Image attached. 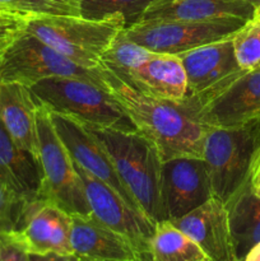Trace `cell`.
<instances>
[{
	"instance_id": "cell-1",
	"label": "cell",
	"mask_w": 260,
	"mask_h": 261,
	"mask_svg": "<svg viewBox=\"0 0 260 261\" xmlns=\"http://www.w3.org/2000/svg\"><path fill=\"white\" fill-rule=\"evenodd\" d=\"M103 87L121 107L135 129L155 145L162 161L200 157L206 126L178 103L139 91L99 64Z\"/></svg>"
},
{
	"instance_id": "cell-2",
	"label": "cell",
	"mask_w": 260,
	"mask_h": 261,
	"mask_svg": "<svg viewBox=\"0 0 260 261\" xmlns=\"http://www.w3.org/2000/svg\"><path fill=\"white\" fill-rule=\"evenodd\" d=\"M86 126L109 153L125 188L143 213L155 224L166 221L161 198L163 161L155 145L135 129Z\"/></svg>"
},
{
	"instance_id": "cell-3",
	"label": "cell",
	"mask_w": 260,
	"mask_h": 261,
	"mask_svg": "<svg viewBox=\"0 0 260 261\" xmlns=\"http://www.w3.org/2000/svg\"><path fill=\"white\" fill-rule=\"evenodd\" d=\"M259 150L260 117L237 126H206L201 158L214 198L228 205L249 182Z\"/></svg>"
},
{
	"instance_id": "cell-4",
	"label": "cell",
	"mask_w": 260,
	"mask_h": 261,
	"mask_svg": "<svg viewBox=\"0 0 260 261\" xmlns=\"http://www.w3.org/2000/svg\"><path fill=\"white\" fill-rule=\"evenodd\" d=\"M125 28L120 18L28 14L23 30L78 65L98 68L112 41Z\"/></svg>"
},
{
	"instance_id": "cell-5",
	"label": "cell",
	"mask_w": 260,
	"mask_h": 261,
	"mask_svg": "<svg viewBox=\"0 0 260 261\" xmlns=\"http://www.w3.org/2000/svg\"><path fill=\"white\" fill-rule=\"evenodd\" d=\"M28 88L38 106L73 117L84 125L135 129L107 89L91 81L51 78L37 82Z\"/></svg>"
},
{
	"instance_id": "cell-6",
	"label": "cell",
	"mask_w": 260,
	"mask_h": 261,
	"mask_svg": "<svg viewBox=\"0 0 260 261\" xmlns=\"http://www.w3.org/2000/svg\"><path fill=\"white\" fill-rule=\"evenodd\" d=\"M51 78H83L103 86L98 68L78 65L24 30L0 54V82L3 83L31 87Z\"/></svg>"
},
{
	"instance_id": "cell-7",
	"label": "cell",
	"mask_w": 260,
	"mask_h": 261,
	"mask_svg": "<svg viewBox=\"0 0 260 261\" xmlns=\"http://www.w3.org/2000/svg\"><path fill=\"white\" fill-rule=\"evenodd\" d=\"M37 143L43 200L70 216L91 213L75 163L59 138L48 110L41 106L37 111Z\"/></svg>"
},
{
	"instance_id": "cell-8",
	"label": "cell",
	"mask_w": 260,
	"mask_h": 261,
	"mask_svg": "<svg viewBox=\"0 0 260 261\" xmlns=\"http://www.w3.org/2000/svg\"><path fill=\"white\" fill-rule=\"evenodd\" d=\"M249 20L217 18L209 20H142L124 28L129 40L157 54L181 53L232 37Z\"/></svg>"
},
{
	"instance_id": "cell-9",
	"label": "cell",
	"mask_w": 260,
	"mask_h": 261,
	"mask_svg": "<svg viewBox=\"0 0 260 261\" xmlns=\"http://www.w3.org/2000/svg\"><path fill=\"white\" fill-rule=\"evenodd\" d=\"M196 121L204 126L231 127L260 117V65L244 70L211 96L181 101Z\"/></svg>"
},
{
	"instance_id": "cell-10",
	"label": "cell",
	"mask_w": 260,
	"mask_h": 261,
	"mask_svg": "<svg viewBox=\"0 0 260 261\" xmlns=\"http://www.w3.org/2000/svg\"><path fill=\"white\" fill-rule=\"evenodd\" d=\"M75 167L83 182L92 216L125 237L137 250L142 261H152L150 241L155 231L154 222L142 212L133 208L116 191L79 167L76 163Z\"/></svg>"
},
{
	"instance_id": "cell-11",
	"label": "cell",
	"mask_w": 260,
	"mask_h": 261,
	"mask_svg": "<svg viewBox=\"0 0 260 261\" xmlns=\"http://www.w3.org/2000/svg\"><path fill=\"white\" fill-rule=\"evenodd\" d=\"M213 196L206 166L200 157L165 161L161 171V198L166 221L180 218Z\"/></svg>"
},
{
	"instance_id": "cell-12",
	"label": "cell",
	"mask_w": 260,
	"mask_h": 261,
	"mask_svg": "<svg viewBox=\"0 0 260 261\" xmlns=\"http://www.w3.org/2000/svg\"><path fill=\"white\" fill-rule=\"evenodd\" d=\"M48 114L59 138L64 143L74 162L116 191L133 208L142 212L133 199L132 194L125 188L109 153L98 139L89 132L88 127L73 117L51 111H48Z\"/></svg>"
},
{
	"instance_id": "cell-13",
	"label": "cell",
	"mask_w": 260,
	"mask_h": 261,
	"mask_svg": "<svg viewBox=\"0 0 260 261\" xmlns=\"http://www.w3.org/2000/svg\"><path fill=\"white\" fill-rule=\"evenodd\" d=\"M186 75V97L183 101L205 98L236 78L240 68L232 37L178 54Z\"/></svg>"
},
{
	"instance_id": "cell-14",
	"label": "cell",
	"mask_w": 260,
	"mask_h": 261,
	"mask_svg": "<svg viewBox=\"0 0 260 261\" xmlns=\"http://www.w3.org/2000/svg\"><path fill=\"white\" fill-rule=\"evenodd\" d=\"M170 222L194 240L212 261H239L235 254L227 206L214 196Z\"/></svg>"
},
{
	"instance_id": "cell-15",
	"label": "cell",
	"mask_w": 260,
	"mask_h": 261,
	"mask_svg": "<svg viewBox=\"0 0 260 261\" xmlns=\"http://www.w3.org/2000/svg\"><path fill=\"white\" fill-rule=\"evenodd\" d=\"M71 217L45 200L32 204L27 221L13 234L28 254L73 256L70 246Z\"/></svg>"
},
{
	"instance_id": "cell-16",
	"label": "cell",
	"mask_w": 260,
	"mask_h": 261,
	"mask_svg": "<svg viewBox=\"0 0 260 261\" xmlns=\"http://www.w3.org/2000/svg\"><path fill=\"white\" fill-rule=\"evenodd\" d=\"M70 217L73 256L92 261H142L125 237L105 226L91 213Z\"/></svg>"
},
{
	"instance_id": "cell-17",
	"label": "cell",
	"mask_w": 260,
	"mask_h": 261,
	"mask_svg": "<svg viewBox=\"0 0 260 261\" xmlns=\"http://www.w3.org/2000/svg\"><path fill=\"white\" fill-rule=\"evenodd\" d=\"M114 73L139 91L158 98L180 103L186 97L185 70L177 55L152 53L134 68Z\"/></svg>"
},
{
	"instance_id": "cell-18",
	"label": "cell",
	"mask_w": 260,
	"mask_h": 261,
	"mask_svg": "<svg viewBox=\"0 0 260 261\" xmlns=\"http://www.w3.org/2000/svg\"><path fill=\"white\" fill-rule=\"evenodd\" d=\"M0 181L32 204L43 200L40 161L17 144L0 121Z\"/></svg>"
},
{
	"instance_id": "cell-19",
	"label": "cell",
	"mask_w": 260,
	"mask_h": 261,
	"mask_svg": "<svg viewBox=\"0 0 260 261\" xmlns=\"http://www.w3.org/2000/svg\"><path fill=\"white\" fill-rule=\"evenodd\" d=\"M37 111L27 86L0 82V121L15 143L38 158Z\"/></svg>"
},
{
	"instance_id": "cell-20",
	"label": "cell",
	"mask_w": 260,
	"mask_h": 261,
	"mask_svg": "<svg viewBox=\"0 0 260 261\" xmlns=\"http://www.w3.org/2000/svg\"><path fill=\"white\" fill-rule=\"evenodd\" d=\"M255 7L244 0H176L150 4L142 20H209L241 18L251 20Z\"/></svg>"
},
{
	"instance_id": "cell-21",
	"label": "cell",
	"mask_w": 260,
	"mask_h": 261,
	"mask_svg": "<svg viewBox=\"0 0 260 261\" xmlns=\"http://www.w3.org/2000/svg\"><path fill=\"white\" fill-rule=\"evenodd\" d=\"M235 254L241 261L252 246L260 242V196L250 180L227 205Z\"/></svg>"
},
{
	"instance_id": "cell-22",
	"label": "cell",
	"mask_w": 260,
	"mask_h": 261,
	"mask_svg": "<svg viewBox=\"0 0 260 261\" xmlns=\"http://www.w3.org/2000/svg\"><path fill=\"white\" fill-rule=\"evenodd\" d=\"M152 261H212L201 247L170 221L155 224L150 241Z\"/></svg>"
},
{
	"instance_id": "cell-23",
	"label": "cell",
	"mask_w": 260,
	"mask_h": 261,
	"mask_svg": "<svg viewBox=\"0 0 260 261\" xmlns=\"http://www.w3.org/2000/svg\"><path fill=\"white\" fill-rule=\"evenodd\" d=\"M154 0H82L81 15L88 19L120 18L125 28L142 19Z\"/></svg>"
},
{
	"instance_id": "cell-24",
	"label": "cell",
	"mask_w": 260,
	"mask_h": 261,
	"mask_svg": "<svg viewBox=\"0 0 260 261\" xmlns=\"http://www.w3.org/2000/svg\"><path fill=\"white\" fill-rule=\"evenodd\" d=\"M32 204L23 200L0 181V240L12 237L22 229Z\"/></svg>"
},
{
	"instance_id": "cell-25",
	"label": "cell",
	"mask_w": 260,
	"mask_h": 261,
	"mask_svg": "<svg viewBox=\"0 0 260 261\" xmlns=\"http://www.w3.org/2000/svg\"><path fill=\"white\" fill-rule=\"evenodd\" d=\"M232 43L240 68L250 70L260 65V23L249 20L232 36Z\"/></svg>"
},
{
	"instance_id": "cell-26",
	"label": "cell",
	"mask_w": 260,
	"mask_h": 261,
	"mask_svg": "<svg viewBox=\"0 0 260 261\" xmlns=\"http://www.w3.org/2000/svg\"><path fill=\"white\" fill-rule=\"evenodd\" d=\"M82 0H19L14 10L27 14L81 17Z\"/></svg>"
},
{
	"instance_id": "cell-27",
	"label": "cell",
	"mask_w": 260,
	"mask_h": 261,
	"mask_svg": "<svg viewBox=\"0 0 260 261\" xmlns=\"http://www.w3.org/2000/svg\"><path fill=\"white\" fill-rule=\"evenodd\" d=\"M27 13L0 9V54L23 30Z\"/></svg>"
},
{
	"instance_id": "cell-28",
	"label": "cell",
	"mask_w": 260,
	"mask_h": 261,
	"mask_svg": "<svg viewBox=\"0 0 260 261\" xmlns=\"http://www.w3.org/2000/svg\"><path fill=\"white\" fill-rule=\"evenodd\" d=\"M0 261H30L27 250L13 237L0 240Z\"/></svg>"
},
{
	"instance_id": "cell-29",
	"label": "cell",
	"mask_w": 260,
	"mask_h": 261,
	"mask_svg": "<svg viewBox=\"0 0 260 261\" xmlns=\"http://www.w3.org/2000/svg\"><path fill=\"white\" fill-rule=\"evenodd\" d=\"M250 185L255 194L260 196V150L257 153V157L255 160L254 166H252L251 175H250Z\"/></svg>"
},
{
	"instance_id": "cell-30",
	"label": "cell",
	"mask_w": 260,
	"mask_h": 261,
	"mask_svg": "<svg viewBox=\"0 0 260 261\" xmlns=\"http://www.w3.org/2000/svg\"><path fill=\"white\" fill-rule=\"evenodd\" d=\"M30 261H70V256H61L56 254L35 255L30 254Z\"/></svg>"
},
{
	"instance_id": "cell-31",
	"label": "cell",
	"mask_w": 260,
	"mask_h": 261,
	"mask_svg": "<svg viewBox=\"0 0 260 261\" xmlns=\"http://www.w3.org/2000/svg\"><path fill=\"white\" fill-rule=\"evenodd\" d=\"M241 261H260V242L252 246Z\"/></svg>"
},
{
	"instance_id": "cell-32",
	"label": "cell",
	"mask_w": 260,
	"mask_h": 261,
	"mask_svg": "<svg viewBox=\"0 0 260 261\" xmlns=\"http://www.w3.org/2000/svg\"><path fill=\"white\" fill-rule=\"evenodd\" d=\"M19 0H0V9H8V10H14L15 4Z\"/></svg>"
},
{
	"instance_id": "cell-33",
	"label": "cell",
	"mask_w": 260,
	"mask_h": 261,
	"mask_svg": "<svg viewBox=\"0 0 260 261\" xmlns=\"http://www.w3.org/2000/svg\"><path fill=\"white\" fill-rule=\"evenodd\" d=\"M252 20H255V22L260 23V4L257 5V7H255L254 15H252Z\"/></svg>"
},
{
	"instance_id": "cell-34",
	"label": "cell",
	"mask_w": 260,
	"mask_h": 261,
	"mask_svg": "<svg viewBox=\"0 0 260 261\" xmlns=\"http://www.w3.org/2000/svg\"><path fill=\"white\" fill-rule=\"evenodd\" d=\"M244 2L250 3V4H252L254 7H257V5L260 4V0H244Z\"/></svg>"
},
{
	"instance_id": "cell-35",
	"label": "cell",
	"mask_w": 260,
	"mask_h": 261,
	"mask_svg": "<svg viewBox=\"0 0 260 261\" xmlns=\"http://www.w3.org/2000/svg\"><path fill=\"white\" fill-rule=\"evenodd\" d=\"M70 261H92L88 259H83V257H75V256H70Z\"/></svg>"
},
{
	"instance_id": "cell-36",
	"label": "cell",
	"mask_w": 260,
	"mask_h": 261,
	"mask_svg": "<svg viewBox=\"0 0 260 261\" xmlns=\"http://www.w3.org/2000/svg\"><path fill=\"white\" fill-rule=\"evenodd\" d=\"M170 2H176V0H154L152 4H160V3H170Z\"/></svg>"
}]
</instances>
